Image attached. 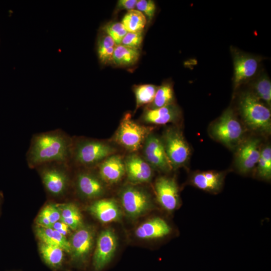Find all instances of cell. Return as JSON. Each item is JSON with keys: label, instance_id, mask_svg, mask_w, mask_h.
I'll return each instance as SVG.
<instances>
[{"label": "cell", "instance_id": "obj_1", "mask_svg": "<svg viewBox=\"0 0 271 271\" xmlns=\"http://www.w3.org/2000/svg\"><path fill=\"white\" fill-rule=\"evenodd\" d=\"M72 144V138L60 129L35 133L26 154L27 163L36 169L49 162L69 163Z\"/></svg>", "mask_w": 271, "mask_h": 271}, {"label": "cell", "instance_id": "obj_2", "mask_svg": "<svg viewBox=\"0 0 271 271\" xmlns=\"http://www.w3.org/2000/svg\"><path fill=\"white\" fill-rule=\"evenodd\" d=\"M115 152L113 147L103 142L82 138L75 141L72 139L69 163L70 165L91 168L98 165Z\"/></svg>", "mask_w": 271, "mask_h": 271}, {"label": "cell", "instance_id": "obj_3", "mask_svg": "<svg viewBox=\"0 0 271 271\" xmlns=\"http://www.w3.org/2000/svg\"><path fill=\"white\" fill-rule=\"evenodd\" d=\"M238 108L243 121L249 128L263 134L270 133V108L251 91H245L241 94L238 101Z\"/></svg>", "mask_w": 271, "mask_h": 271}, {"label": "cell", "instance_id": "obj_4", "mask_svg": "<svg viewBox=\"0 0 271 271\" xmlns=\"http://www.w3.org/2000/svg\"><path fill=\"white\" fill-rule=\"evenodd\" d=\"M210 130L214 139L228 148H233L243 142V127L231 108L224 111Z\"/></svg>", "mask_w": 271, "mask_h": 271}, {"label": "cell", "instance_id": "obj_5", "mask_svg": "<svg viewBox=\"0 0 271 271\" xmlns=\"http://www.w3.org/2000/svg\"><path fill=\"white\" fill-rule=\"evenodd\" d=\"M153 128L138 123L126 113L120 121L114 137V141L126 150L134 152L143 147Z\"/></svg>", "mask_w": 271, "mask_h": 271}, {"label": "cell", "instance_id": "obj_6", "mask_svg": "<svg viewBox=\"0 0 271 271\" xmlns=\"http://www.w3.org/2000/svg\"><path fill=\"white\" fill-rule=\"evenodd\" d=\"M68 162H53L41 165L37 169L40 173L46 190L51 195H63L67 190L69 183Z\"/></svg>", "mask_w": 271, "mask_h": 271}, {"label": "cell", "instance_id": "obj_7", "mask_svg": "<svg viewBox=\"0 0 271 271\" xmlns=\"http://www.w3.org/2000/svg\"><path fill=\"white\" fill-rule=\"evenodd\" d=\"M172 169L184 166L191 155V149L182 131L176 127L166 129L161 138Z\"/></svg>", "mask_w": 271, "mask_h": 271}, {"label": "cell", "instance_id": "obj_8", "mask_svg": "<svg viewBox=\"0 0 271 271\" xmlns=\"http://www.w3.org/2000/svg\"><path fill=\"white\" fill-rule=\"evenodd\" d=\"M95 240L94 229L83 225L75 230L69 240L71 261L78 266H83L88 261Z\"/></svg>", "mask_w": 271, "mask_h": 271}, {"label": "cell", "instance_id": "obj_9", "mask_svg": "<svg viewBox=\"0 0 271 271\" xmlns=\"http://www.w3.org/2000/svg\"><path fill=\"white\" fill-rule=\"evenodd\" d=\"M120 197L124 211L132 218L144 214L152 206L149 195L142 189L134 186L127 185L123 188Z\"/></svg>", "mask_w": 271, "mask_h": 271}, {"label": "cell", "instance_id": "obj_10", "mask_svg": "<svg viewBox=\"0 0 271 271\" xmlns=\"http://www.w3.org/2000/svg\"><path fill=\"white\" fill-rule=\"evenodd\" d=\"M233 64V86L238 88L256 73L259 59L256 56L234 48L231 50Z\"/></svg>", "mask_w": 271, "mask_h": 271}, {"label": "cell", "instance_id": "obj_11", "mask_svg": "<svg viewBox=\"0 0 271 271\" xmlns=\"http://www.w3.org/2000/svg\"><path fill=\"white\" fill-rule=\"evenodd\" d=\"M117 237L110 228L102 230L98 235L92 259L95 271H101L111 261L116 249Z\"/></svg>", "mask_w": 271, "mask_h": 271}, {"label": "cell", "instance_id": "obj_12", "mask_svg": "<svg viewBox=\"0 0 271 271\" xmlns=\"http://www.w3.org/2000/svg\"><path fill=\"white\" fill-rule=\"evenodd\" d=\"M143 147L144 159L153 169L164 172L172 170L161 138L151 132L146 139Z\"/></svg>", "mask_w": 271, "mask_h": 271}, {"label": "cell", "instance_id": "obj_13", "mask_svg": "<svg viewBox=\"0 0 271 271\" xmlns=\"http://www.w3.org/2000/svg\"><path fill=\"white\" fill-rule=\"evenodd\" d=\"M239 146L236 155L235 166L239 172L246 174L257 164L261 152L260 141L257 138H251L242 142Z\"/></svg>", "mask_w": 271, "mask_h": 271}, {"label": "cell", "instance_id": "obj_14", "mask_svg": "<svg viewBox=\"0 0 271 271\" xmlns=\"http://www.w3.org/2000/svg\"><path fill=\"white\" fill-rule=\"evenodd\" d=\"M155 188L157 200L164 209L171 212L178 207L179 204V190L174 179L160 177L155 182Z\"/></svg>", "mask_w": 271, "mask_h": 271}, {"label": "cell", "instance_id": "obj_15", "mask_svg": "<svg viewBox=\"0 0 271 271\" xmlns=\"http://www.w3.org/2000/svg\"><path fill=\"white\" fill-rule=\"evenodd\" d=\"M125 174L128 180L133 184L149 182L153 176V168L136 153L126 156L124 160Z\"/></svg>", "mask_w": 271, "mask_h": 271}, {"label": "cell", "instance_id": "obj_16", "mask_svg": "<svg viewBox=\"0 0 271 271\" xmlns=\"http://www.w3.org/2000/svg\"><path fill=\"white\" fill-rule=\"evenodd\" d=\"M76 186L78 192L87 199L96 198L104 192L103 182L89 170H81L77 174Z\"/></svg>", "mask_w": 271, "mask_h": 271}, {"label": "cell", "instance_id": "obj_17", "mask_svg": "<svg viewBox=\"0 0 271 271\" xmlns=\"http://www.w3.org/2000/svg\"><path fill=\"white\" fill-rule=\"evenodd\" d=\"M181 116V109L175 103L154 109L145 108L141 119L146 123L162 125L176 122Z\"/></svg>", "mask_w": 271, "mask_h": 271}, {"label": "cell", "instance_id": "obj_18", "mask_svg": "<svg viewBox=\"0 0 271 271\" xmlns=\"http://www.w3.org/2000/svg\"><path fill=\"white\" fill-rule=\"evenodd\" d=\"M98 166L99 177L103 182L109 184L118 182L125 174L124 160L118 155L109 156Z\"/></svg>", "mask_w": 271, "mask_h": 271}, {"label": "cell", "instance_id": "obj_19", "mask_svg": "<svg viewBox=\"0 0 271 271\" xmlns=\"http://www.w3.org/2000/svg\"><path fill=\"white\" fill-rule=\"evenodd\" d=\"M89 212L102 223L119 220L121 217L117 203L111 199H100L94 202L88 208Z\"/></svg>", "mask_w": 271, "mask_h": 271}, {"label": "cell", "instance_id": "obj_20", "mask_svg": "<svg viewBox=\"0 0 271 271\" xmlns=\"http://www.w3.org/2000/svg\"><path fill=\"white\" fill-rule=\"evenodd\" d=\"M224 174L214 171L198 172L190 179L191 183L202 190L211 193L220 191L224 181Z\"/></svg>", "mask_w": 271, "mask_h": 271}, {"label": "cell", "instance_id": "obj_21", "mask_svg": "<svg viewBox=\"0 0 271 271\" xmlns=\"http://www.w3.org/2000/svg\"><path fill=\"white\" fill-rule=\"evenodd\" d=\"M171 230L170 225L165 220L155 217L138 226L134 233L139 238L151 239L164 237L168 235Z\"/></svg>", "mask_w": 271, "mask_h": 271}, {"label": "cell", "instance_id": "obj_22", "mask_svg": "<svg viewBox=\"0 0 271 271\" xmlns=\"http://www.w3.org/2000/svg\"><path fill=\"white\" fill-rule=\"evenodd\" d=\"M35 233L40 242L59 247L70 254L71 248L69 240L66 237L52 228L37 225Z\"/></svg>", "mask_w": 271, "mask_h": 271}, {"label": "cell", "instance_id": "obj_23", "mask_svg": "<svg viewBox=\"0 0 271 271\" xmlns=\"http://www.w3.org/2000/svg\"><path fill=\"white\" fill-rule=\"evenodd\" d=\"M39 252L45 264L54 270L62 269L64 265V250L61 248L40 242Z\"/></svg>", "mask_w": 271, "mask_h": 271}, {"label": "cell", "instance_id": "obj_24", "mask_svg": "<svg viewBox=\"0 0 271 271\" xmlns=\"http://www.w3.org/2000/svg\"><path fill=\"white\" fill-rule=\"evenodd\" d=\"M140 49L126 47L122 45L116 46L112 60V64L119 67H129L135 65L139 60Z\"/></svg>", "mask_w": 271, "mask_h": 271}, {"label": "cell", "instance_id": "obj_25", "mask_svg": "<svg viewBox=\"0 0 271 271\" xmlns=\"http://www.w3.org/2000/svg\"><path fill=\"white\" fill-rule=\"evenodd\" d=\"M61 214L60 221L71 230H76L83 224L81 213L78 207L72 203L58 204Z\"/></svg>", "mask_w": 271, "mask_h": 271}, {"label": "cell", "instance_id": "obj_26", "mask_svg": "<svg viewBox=\"0 0 271 271\" xmlns=\"http://www.w3.org/2000/svg\"><path fill=\"white\" fill-rule=\"evenodd\" d=\"M116 44L108 35L101 31L97 41V53L101 64H112V56Z\"/></svg>", "mask_w": 271, "mask_h": 271}, {"label": "cell", "instance_id": "obj_27", "mask_svg": "<svg viewBox=\"0 0 271 271\" xmlns=\"http://www.w3.org/2000/svg\"><path fill=\"white\" fill-rule=\"evenodd\" d=\"M175 95L172 83L167 81L158 86L153 101L146 108L154 109L175 103Z\"/></svg>", "mask_w": 271, "mask_h": 271}, {"label": "cell", "instance_id": "obj_28", "mask_svg": "<svg viewBox=\"0 0 271 271\" xmlns=\"http://www.w3.org/2000/svg\"><path fill=\"white\" fill-rule=\"evenodd\" d=\"M127 32H143L147 23L146 17L137 10L127 12L121 22Z\"/></svg>", "mask_w": 271, "mask_h": 271}, {"label": "cell", "instance_id": "obj_29", "mask_svg": "<svg viewBox=\"0 0 271 271\" xmlns=\"http://www.w3.org/2000/svg\"><path fill=\"white\" fill-rule=\"evenodd\" d=\"M252 93L268 107L271 105V82L265 74L259 76L252 84Z\"/></svg>", "mask_w": 271, "mask_h": 271}, {"label": "cell", "instance_id": "obj_30", "mask_svg": "<svg viewBox=\"0 0 271 271\" xmlns=\"http://www.w3.org/2000/svg\"><path fill=\"white\" fill-rule=\"evenodd\" d=\"M158 86L151 84L136 85L132 88L136 99V110L154 100Z\"/></svg>", "mask_w": 271, "mask_h": 271}, {"label": "cell", "instance_id": "obj_31", "mask_svg": "<svg viewBox=\"0 0 271 271\" xmlns=\"http://www.w3.org/2000/svg\"><path fill=\"white\" fill-rule=\"evenodd\" d=\"M257 174L261 179L270 180L271 178V148L267 146L261 151L257 162Z\"/></svg>", "mask_w": 271, "mask_h": 271}, {"label": "cell", "instance_id": "obj_32", "mask_svg": "<svg viewBox=\"0 0 271 271\" xmlns=\"http://www.w3.org/2000/svg\"><path fill=\"white\" fill-rule=\"evenodd\" d=\"M101 31L110 36L116 46L120 45L121 41L127 32L121 23L111 22L102 26Z\"/></svg>", "mask_w": 271, "mask_h": 271}, {"label": "cell", "instance_id": "obj_33", "mask_svg": "<svg viewBox=\"0 0 271 271\" xmlns=\"http://www.w3.org/2000/svg\"><path fill=\"white\" fill-rule=\"evenodd\" d=\"M137 10L143 13L148 23H150L156 12V6L154 1L152 0H139L137 1Z\"/></svg>", "mask_w": 271, "mask_h": 271}, {"label": "cell", "instance_id": "obj_34", "mask_svg": "<svg viewBox=\"0 0 271 271\" xmlns=\"http://www.w3.org/2000/svg\"><path fill=\"white\" fill-rule=\"evenodd\" d=\"M143 41V32H127L120 44L127 47L140 49Z\"/></svg>", "mask_w": 271, "mask_h": 271}, {"label": "cell", "instance_id": "obj_35", "mask_svg": "<svg viewBox=\"0 0 271 271\" xmlns=\"http://www.w3.org/2000/svg\"><path fill=\"white\" fill-rule=\"evenodd\" d=\"M43 209L48 217L52 225L60 220L61 214L58 204H49L46 205Z\"/></svg>", "mask_w": 271, "mask_h": 271}, {"label": "cell", "instance_id": "obj_36", "mask_svg": "<svg viewBox=\"0 0 271 271\" xmlns=\"http://www.w3.org/2000/svg\"><path fill=\"white\" fill-rule=\"evenodd\" d=\"M137 0H119L116 4L115 12L126 10L127 11L136 8Z\"/></svg>", "mask_w": 271, "mask_h": 271}, {"label": "cell", "instance_id": "obj_37", "mask_svg": "<svg viewBox=\"0 0 271 271\" xmlns=\"http://www.w3.org/2000/svg\"><path fill=\"white\" fill-rule=\"evenodd\" d=\"M51 228L57 231L65 237L71 232V230L67 224L60 220L54 223L52 225Z\"/></svg>", "mask_w": 271, "mask_h": 271}, {"label": "cell", "instance_id": "obj_38", "mask_svg": "<svg viewBox=\"0 0 271 271\" xmlns=\"http://www.w3.org/2000/svg\"><path fill=\"white\" fill-rule=\"evenodd\" d=\"M37 225L46 227H51V224L46 213L42 209L36 219Z\"/></svg>", "mask_w": 271, "mask_h": 271}]
</instances>
